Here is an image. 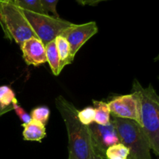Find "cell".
Here are the masks:
<instances>
[{"label": "cell", "instance_id": "obj_1", "mask_svg": "<svg viewBox=\"0 0 159 159\" xmlns=\"http://www.w3.org/2000/svg\"><path fill=\"white\" fill-rule=\"evenodd\" d=\"M55 106L66 127L68 155L75 159H88L91 149L89 127L81 124L77 116L78 110L65 97L57 96L55 99Z\"/></svg>", "mask_w": 159, "mask_h": 159}, {"label": "cell", "instance_id": "obj_2", "mask_svg": "<svg viewBox=\"0 0 159 159\" xmlns=\"http://www.w3.org/2000/svg\"><path fill=\"white\" fill-rule=\"evenodd\" d=\"M132 93L139 102L141 126L145 134L151 150L159 155V96L152 85L144 88L137 79L133 82Z\"/></svg>", "mask_w": 159, "mask_h": 159}, {"label": "cell", "instance_id": "obj_3", "mask_svg": "<svg viewBox=\"0 0 159 159\" xmlns=\"http://www.w3.org/2000/svg\"><path fill=\"white\" fill-rule=\"evenodd\" d=\"M120 142L130 151L128 159H152L148 140L140 124L131 120L111 116Z\"/></svg>", "mask_w": 159, "mask_h": 159}, {"label": "cell", "instance_id": "obj_4", "mask_svg": "<svg viewBox=\"0 0 159 159\" xmlns=\"http://www.w3.org/2000/svg\"><path fill=\"white\" fill-rule=\"evenodd\" d=\"M0 26L5 38L21 45L25 40L37 37L26 20L23 9L12 0H0Z\"/></svg>", "mask_w": 159, "mask_h": 159}, {"label": "cell", "instance_id": "obj_5", "mask_svg": "<svg viewBox=\"0 0 159 159\" xmlns=\"http://www.w3.org/2000/svg\"><path fill=\"white\" fill-rule=\"evenodd\" d=\"M23 12L37 38L44 45L54 40L65 29L73 24L68 20L54 16L37 13L24 9H23Z\"/></svg>", "mask_w": 159, "mask_h": 159}, {"label": "cell", "instance_id": "obj_6", "mask_svg": "<svg viewBox=\"0 0 159 159\" xmlns=\"http://www.w3.org/2000/svg\"><path fill=\"white\" fill-rule=\"evenodd\" d=\"M98 33V26L95 21H90L82 24H75L65 29L61 36L65 37L70 48V55L74 60L80 48Z\"/></svg>", "mask_w": 159, "mask_h": 159}, {"label": "cell", "instance_id": "obj_7", "mask_svg": "<svg viewBox=\"0 0 159 159\" xmlns=\"http://www.w3.org/2000/svg\"><path fill=\"white\" fill-rule=\"evenodd\" d=\"M112 116L131 120L141 125L139 102L134 93L115 97L108 103Z\"/></svg>", "mask_w": 159, "mask_h": 159}, {"label": "cell", "instance_id": "obj_8", "mask_svg": "<svg viewBox=\"0 0 159 159\" xmlns=\"http://www.w3.org/2000/svg\"><path fill=\"white\" fill-rule=\"evenodd\" d=\"M88 127L93 145L102 155H105L106 150L109 147L120 143L116 130L112 123L107 126L93 123Z\"/></svg>", "mask_w": 159, "mask_h": 159}, {"label": "cell", "instance_id": "obj_9", "mask_svg": "<svg viewBox=\"0 0 159 159\" xmlns=\"http://www.w3.org/2000/svg\"><path fill=\"white\" fill-rule=\"evenodd\" d=\"M23 58L27 65L40 66L47 62L45 45L37 37H31L20 45Z\"/></svg>", "mask_w": 159, "mask_h": 159}, {"label": "cell", "instance_id": "obj_10", "mask_svg": "<svg viewBox=\"0 0 159 159\" xmlns=\"http://www.w3.org/2000/svg\"><path fill=\"white\" fill-rule=\"evenodd\" d=\"M22 127H23V138L24 141L41 142L46 136L45 125L37 121L31 120L28 124H22Z\"/></svg>", "mask_w": 159, "mask_h": 159}, {"label": "cell", "instance_id": "obj_11", "mask_svg": "<svg viewBox=\"0 0 159 159\" xmlns=\"http://www.w3.org/2000/svg\"><path fill=\"white\" fill-rule=\"evenodd\" d=\"M93 102L95 110L94 123L102 126L109 125L111 123V113L108 103L103 101L93 100Z\"/></svg>", "mask_w": 159, "mask_h": 159}, {"label": "cell", "instance_id": "obj_12", "mask_svg": "<svg viewBox=\"0 0 159 159\" xmlns=\"http://www.w3.org/2000/svg\"><path fill=\"white\" fill-rule=\"evenodd\" d=\"M56 47L60 59V69L62 71L66 65L72 63L73 59L70 55V48L66 39L62 36H57L55 39Z\"/></svg>", "mask_w": 159, "mask_h": 159}, {"label": "cell", "instance_id": "obj_13", "mask_svg": "<svg viewBox=\"0 0 159 159\" xmlns=\"http://www.w3.org/2000/svg\"><path fill=\"white\" fill-rule=\"evenodd\" d=\"M45 51H46L47 62L49 64L52 73L56 76L59 75L61 71L60 69V59H59L55 40H52L45 45Z\"/></svg>", "mask_w": 159, "mask_h": 159}, {"label": "cell", "instance_id": "obj_14", "mask_svg": "<svg viewBox=\"0 0 159 159\" xmlns=\"http://www.w3.org/2000/svg\"><path fill=\"white\" fill-rule=\"evenodd\" d=\"M130 151L122 143L113 144L106 150V159H128Z\"/></svg>", "mask_w": 159, "mask_h": 159}, {"label": "cell", "instance_id": "obj_15", "mask_svg": "<svg viewBox=\"0 0 159 159\" xmlns=\"http://www.w3.org/2000/svg\"><path fill=\"white\" fill-rule=\"evenodd\" d=\"M12 2L22 9L37 13L45 14L42 9L40 0H12Z\"/></svg>", "mask_w": 159, "mask_h": 159}, {"label": "cell", "instance_id": "obj_16", "mask_svg": "<svg viewBox=\"0 0 159 159\" xmlns=\"http://www.w3.org/2000/svg\"><path fill=\"white\" fill-rule=\"evenodd\" d=\"M16 99V94L11 87L8 85L0 86V104L3 107H12V103Z\"/></svg>", "mask_w": 159, "mask_h": 159}, {"label": "cell", "instance_id": "obj_17", "mask_svg": "<svg viewBox=\"0 0 159 159\" xmlns=\"http://www.w3.org/2000/svg\"><path fill=\"white\" fill-rule=\"evenodd\" d=\"M50 109L47 107H39L33 109L30 115L32 120L37 121L40 124H45L48 123L50 117Z\"/></svg>", "mask_w": 159, "mask_h": 159}, {"label": "cell", "instance_id": "obj_18", "mask_svg": "<svg viewBox=\"0 0 159 159\" xmlns=\"http://www.w3.org/2000/svg\"><path fill=\"white\" fill-rule=\"evenodd\" d=\"M77 116L82 124L85 126H89L94 123L95 110L92 107H88L82 110H78Z\"/></svg>", "mask_w": 159, "mask_h": 159}, {"label": "cell", "instance_id": "obj_19", "mask_svg": "<svg viewBox=\"0 0 159 159\" xmlns=\"http://www.w3.org/2000/svg\"><path fill=\"white\" fill-rule=\"evenodd\" d=\"M59 0H40L42 9L43 12L46 15H49V12H51L53 16L55 17H60L57 12V5ZM79 5L83 6L82 0H75Z\"/></svg>", "mask_w": 159, "mask_h": 159}, {"label": "cell", "instance_id": "obj_20", "mask_svg": "<svg viewBox=\"0 0 159 159\" xmlns=\"http://www.w3.org/2000/svg\"><path fill=\"white\" fill-rule=\"evenodd\" d=\"M12 110L15 111L16 114L18 116V117L20 118V120L23 122V124H28V123H30L32 120L30 115L29 113H26V110H25L23 107H20L17 99L13 101V102L12 103Z\"/></svg>", "mask_w": 159, "mask_h": 159}, {"label": "cell", "instance_id": "obj_21", "mask_svg": "<svg viewBox=\"0 0 159 159\" xmlns=\"http://www.w3.org/2000/svg\"><path fill=\"white\" fill-rule=\"evenodd\" d=\"M88 159H106L105 155H102L101 152H99L97 149L96 148L94 145H93V142L91 140V149H90L89 156Z\"/></svg>", "mask_w": 159, "mask_h": 159}, {"label": "cell", "instance_id": "obj_22", "mask_svg": "<svg viewBox=\"0 0 159 159\" xmlns=\"http://www.w3.org/2000/svg\"><path fill=\"white\" fill-rule=\"evenodd\" d=\"M82 1L83 3V6H97L100 2H102L110 1V0H82Z\"/></svg>", "mask_w": 159, "mask_h": 159}, {"label": "cell", "instance_id": "obj_23", "mask_svg": "<svg viewBox=\"0 0 159 159\" xmlns=\"http://www.w3.org/2000/svg\"><path fill=\"white\" fill-rule=\"evenodd\" d=\"M12 110V107H3L0 104V116H2L3 114H5V113H6L7 112L10 111V110Z\"/></svg>", "mask_w": 159, "mask_h": 159}, {"label": "cell", "instance_id": "obj_24", "mask_svg": "<svg viewBox=\"0 0 159 159\" xmlns=\"http://www.w3.org/2000/svg\"><path fill=\"white\" fill-rule=\"evenodd\" d=\"M68 159H75V158H73V157L71 156V155H68Z\"/></svg>", "mask_w": 159, "mask_h": 159}]
</instances>
